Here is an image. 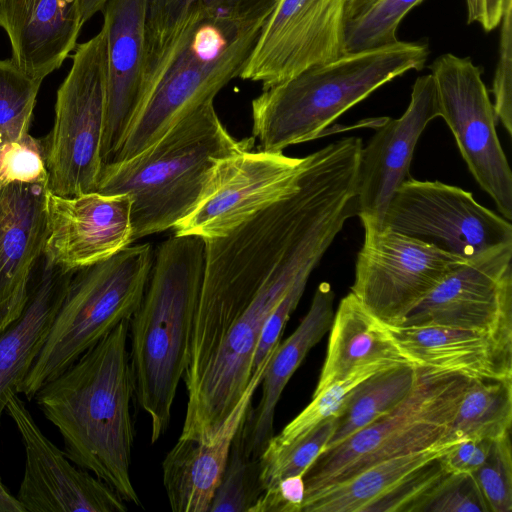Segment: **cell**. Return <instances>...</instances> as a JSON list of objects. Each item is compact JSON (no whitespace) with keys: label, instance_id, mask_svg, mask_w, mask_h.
<instances>
[{"label":"cell","instance_id":"5b68a950","mask_svg":"<svg viewBox=\"0 0 512 512\" xmlns=\"http://www.w3.org/2000/svg\"><path fill=\"white\" fill-rule=\"evenodd\" d=\"M254 144V137L234 138L208 102L138 154L103 165L95 192L131 197L134 243L173 229L199 201L217 161Z\"/></svg>","mask_w":512,"mask_h":512},{"label":"cell","instance_id":"277c9868","mask_svg":"<svg viewBox=\"0 0 512 512\" xmlns=\"http://www.w3.org/2000/svg\"><path fill=\"white\" fill-rule=\"evenodd\" d=\"M257 279L248 305L224 328L197 376L185 385L181 438L209 442L242 398L264 324L295 286L307 283L318 264L314 251L292 236L259 233L246 242Z\"/></svg>","mask_w":512,"mask_h":512},{"label":"cell","instance_id":"2e32d148","mask_svg":"<svg viewBox=\"0 0 512 512\" xmlns=\"http://www.w3.org/2000/svg\"><path fill=\"white\" fill-rule=\"evenodd\" d=\"M5 412L14 421L25 449L24 475L16 498L25 512H125V500L107 483L84 470L40 430L19 394Z\"/></svg>","mask_w":512,"mask_h":512},{"label":"cell","instance_id":"83f0119b","mask_svg":"<svg viewBox=\"0 0 512 512\" xmlns=\"http://www.w3.org/2000/svg\"><path fill=\"white\" fill-rule=\"evenodd\" d=\"M421 367L399 364L383 368L361 383L351 393L326 449L345 441L354 433L393 411L413 391Z\"/></svg>","mask_w":512,"mask_h":512},{"label":"cell","instance_id":"52a82bcc","mask_svg":"<svg viewBox=\"0 0 512 512\" xmlns=\"http://www.w3.org/2000/svg\"><path fill=\"white\" fill-rule=\"evenodd\" d=\"M154 261L151 244H130L113 256L74 270L50 331L17 393L32 400L86 350L138 308Z\"/></svg>","mask_w":512,"mask_h":512},{"label":"cell","instance_id":"ffe728a7","mask_svg":"<svg viewBox=\"0 0 512 512\" xmlns=\"http://www.w3.org/2000/svg\"><path fill=\"white\" fill-rule=\"evenodd\" d=\"M46 183H0V330L22 312L47 239Z\"/></svg>","mask_w":512,"mask_h":512},{"label":"cell","instance_id":"4fadbf2b","mask_svg":"<svg viewBox=\"0 0 512 512\" xmlns=\"http://www.w3.org/2000/svg\"><path fill=\"white\" fill-rule=\"evenodd\" d=\"M304 157L244 150L217 161L192 211L174 227L176 235L223 237L295 192Z\"/></svg>","mask_w":512,"mask_h":512},{"label":"cell","instance_id":"7bdbcfd3","mask_svg":"<svg viewBox=\"0 0 512 512\" xmlns=\"http://www.w3.org/2000/svg\"><path fill=\"white\" fill-rule=\"evenodd\" d=\"M509 0H466L468 23H478L491 31L500 25Z\"/></svg>","mask_w":512,"mask_h":512},{"label":"cell","instance_id":"44dd1931","mask_svg":"<svg viewBox=\"0 0 512 512\" xmlns=\"http://www.w3.org/2000/svg\"><path fill=\"white\" fill-rule=\"evenodd\" d=\"M102 11L107 40L106 108L101 143L105 165L114 157L140 98L148 0H108Z\"/></svg>","mask_w":512,"mask_h":512},{"label":"cell","instance_id":"f546056e","mask_svg":"<svg viewBox=\"0 0 512 512\" xmlns=\"http://www.w3.org/2000/svg\"><path fill=\"white\" fill-rule=\"evenodd\" d=\"M277 0H148L145 63L193 13L245 16L274 7Z\"/></svg>","mask_w":512,"mask_h":512},{"label":"cell","instance_id":"4dcf8cb0","mask_svg":"<svg viewBox=\"0 0 512 512\" xmlns=\"http://www.w3.org/2000/svg\"><path fill=\"white\" fill-rule=\"evenodd\" d=\"M390 366L394 365L375 363L361 367L325 390L313 394L311 402L279 434L271 438L264 452L271 453L287 448L301 440L325 420L337 417L359 383L375 372Z\"/></svg>","mask_w":512,"mask_h":512},{"label":"cell","instance_id":"8992f818","mask_svg":"<svg viewBox=\"0 0 512 512\" xmlns=\"http://www.w3.org/2000/svg\"><path fill=\"white\" fill-rule=\"evenodd\" d=\"M429 48L398 40L375 49L344 53L277 84L252 100L253 137L260 149L283 152L319 138L348 109L410 70H421Z\"/></svg>","mask_w":512,"mask_h":512},{"label":"cell","instance_id":"f6af8a7d","mask_svg":"<svg viewBox=\"0 0 512 512\" xmlns=\"http://www.w3.org/2000/svg\"><path fill=\"white\" fill-rule=\"evenodd\" d=\"M108 0H80L83 23L87 22L97 12L102 11Z\"/></svg>","mask_w":512,"mask_h":512},{"label":"cell","instance_id":"d6986e66","mask_svg":"<svg viewBox=\"0 0 512 512\" xmlns=\"http://www.w3.org/2000/svg\"><path fill=\"white\" fill-rule=\"evenodd\" d=\"M128 194L90 192L62 197L48 192L43 257L66 270L105 260L132 243Z\"/></svg>","mask_w":512,"mask_h":512},{"label":"cell","instance_id":"60d3db41","mask_svg":"<svg viewBox=\"0 0 512 512\" xmlns=\"http://www.w3.org/2000/svg\"><path fill=\"white\" fill-rule=\"evenodd\" d=\"M304 499L303 475L290 476L266 489L250 512H302Z\"/></svg>","mask_w":512,"mask_h":512},{"label":"cell","instance_id":"7a4b0ae2","mask_svg":"<svg viewBox=\"0 0 512 512\" xmlns=\"http://www.w3.org/2000/svg\"><path fill=\"white\" fill-rule=\"evenodd\" d=\"M271 10L189 15L146 62L136 111L109 163L133 157L187 114L214 101L239 77Z\"/></svg>","mask_w":512,"mask_h":512},{"label":"cell","instance_id":"ee69618b","mask_svg":"<svg viewBox=\"0 0 512 512\" xmlns=\"http://www.w3.org/2000/svg\"><path fill=\"white\" fill-rule=\"evenodd\" d=\"M0 512H25L16 496L6 488L0 478Z\"/></svg>","mask_w":512,"mask_h":512},{"label":"cell","instance_id":"b9f144b4","mask_svg":"<svg viewBox=\"0 0 512 512\" xmlns=\"http://www.w3.org/2000/svg\"><path fill=\"white\" fill-rule=\"evenodd\" d=\"M493 440L466 439L456 443L443 457L448 473L473 474L486 460Z\"/></svg>","mask_w":512,"mask_h":512},{"label":"cell","instance_id":"9a60e30c","mask_svg":"<svg viewBox=\"0 0 512 512\" xmlns=\"http://www.w3.org/2000/svg\"><path fill=\"white\" fill-rule=\"evenodd\" d=\"M437 325L512 346V243L459 264L401 326Z\"/></svg>","mask_w":512,"mask_h":512},{"label":"cell","instance_id":"4316f807","mask_svg":"<svg viewBox=\"0 0 512 512\" xmlns=\"http://www.w3.org/2000/svg\"><path fill=\"white\" fill-rule=\"evenodd\" d=\"M375 363L413 364L392 336L353 293L341 299L330 326L317 394L355 370ZM414 365V364H413Z\"/></svg>","mask_w":512,"mask_h":512},{"label":"cell","instance_id":"7c38bea8","mask_svg":"<svg viewBox=\"0 0 512 512\" xmlns=\"http://www.w3.org/2000/svg\"><path fill=\"white\" fill-rule=\"evenodd\" d=\"M439 113L450 128L469 171L512 219V172L496 131L497 119L482 72L471 58L445 53L429 67Z\"/></svg>","mask_w":512,"mask_h":512},{"label":"cell","instance_id":"f35d334b","mask_svg":"<svg viewBox=\"0 0 512 512\" xmlns=\"http://www.w3.org/2000/svg\"><path fill=\"white\" fill-rule=\"evenodd\" d=\"M498 61L492 84L493 109L506 132L512 133V0L506 4L501 22Z\"/></svg>","mask_w":512,"mask_h":512},{"label":"cell","instance_id":"6da1fadb","mask_svg":"<svg viewBox=\"0 0 512 512\" xmlns=\"http://www.w3.org/2000/svg\"><path fill=\"white\" fill-rule=\"evenodd\" d=\"M128 339L125 320L45 382L33 399L58 429L72 463L140 506L130 473L134 425Z\"/></svg>","mask_w":512,"mask_h":512},{"label":"cell","instance_id":"f1b7e54d","mask_svg":"<svg viewBox=\"0 0 512 512\" xmlns=\"http://www.w3.org/2000/svg\"><path fill=\"white\" fill-rule=\"evenodd\" d=\"M512 378L470 379L440 444L495 440L511 432Z\"/></svg>","mask_w":512,"mask_h":512},{"label":"cell","instance_id":"836d02e7","mask_svg":"<svg viewBox=\"0 0 512 512\" xmlns=\"http://www.w3.org/2000/svg\"><path fill=\"white\" fill-rule=\"evenodd\" d=\"M41 83L12 59L0 60V137L4 142H15L29 134Z\"/></svg>","mask_w":512,"mask_h":512},{"label":"cell","instance_id":"30bf717a","mask_svg":"<svg viewBox=\"0 0 512 512\" xmlns=\"http://www.w3.org/2000/svg\"><path fill=\"white\" fill-rule=\"evenodd\" d=\"M383 227L468 261L512 243V225L464 189L406 179L394 192Z\"/></svg>","mask_w":512,"mask_h":512},{"label":"cell","instance_id":"bcb514c9","mask_svg":"<svg viewBox=\"0 0 512 512\" xmlns=\"http://www.w3.org/2000/svg\"><path fill=\"white\" fill-rule=\"evenodd\" d=\"M373 1L374 0H346L345 19L355 16Z\"/></svg>","mask_w":512,"mask_h":512},{"label":"cell","instance_id":"e0dca14e","mask_svg":"<svg viewBox=\"0 0 512 512\" xmlns=\"http://www.w3.org/2000/svg\"><path fill=\"white\" fill-rule=\"evenodd\" d=\"M455 444H438L372 465L306 497L302 512H418L449 474L442 457Z\"/></svg>","mask_w":512,"mask_h":512},{"label":"cell","instance_id":"484cf974","mask_svg":"<svg viewBox=\"0 0 512 512\" xmlns=\"http://www.w3.org/2000/svg\"><path fill=\"white\" fill-rule=\"evenodd\" d=\"M333 303L331 286L321 283L295 331L276 346L260 383V401L256 407H249L242 422V440L247 456L260 458L274 436V416L280 396L308 352L330 329L334 316Z\"/></svg>","mask_w":512,"mask_h":512},{"label":"cell","instance_id":"9c48e42d","mask_svg":"<svg viewBox=\"0 0 512 512\" xmlns=\"http://www.w3.org/2000/svg\"><path fill=\"white\" fill-rule=\"evenodd\" d=\"M107 40L104 28L78 44L57 90L54 125L46 139L47 190L74 197L95 192L103 166Z\"/></svg>","mask_w":512,"mask_h":512},{"label":"cell","instance_id":"8d00e7d4","mask_svg":"<svg viewBox=\"0 0 512 512\" xmlns=\"http://www.w3.org/2000/svg\"><path fill=\"white\" fill-rule=\"evenodd\" d=\"M418 512H489L472 474H447Z\"/></svg>","mask_w":512,"mask_h":512},{"label":"cell","instance_id":"ba28073f","mask_svg":"<svg viewBox=\"0 0 512 512\" xmlns=\"http://www.w3.org/2000/svg\"><path fill=\"white\" fill-rule=\"evenodd\" d=\"M469 381L421 367L415 388L400 405L317 457L303 475L305 498L379 462L440 444Z\"/></svg>","mask_w":512,"mask_h":512},{"label":"cell","instance_id":"d4e9b609","mask_svg":"<svg viewBox=\"0 0 512 512\" xmlns=\"http://www.w3.org/2000/svg\"><path fill=\"white\" fill-rule=\"evenodd\" d=\"M73 272L42 256L21 314L0 330V423L9 396L17 393L46 341Z\"/></svg>","mask_w":512,"mask_h":512},{"label":"cell","instance_id":"1f68e13d","mask_svg":"<svg viewBox=\"0 0 512 512\" xmlns=\"http://www.w3.org/2000/svg\"><path fill=\"white\" fill-rule=\"evenodd\" d=\"M241 426L242 424L232 442L228 461L209 512H250L265 491L261 479L260 458L246 455Z\"/></svg>","mask_w":512,"mask_h":512},{"label":"cell","instance_id":"d590c367","mask_svg":"<svg viewBox=\"0 0 512 512\" xmlns=\"http://www.w3.org/2000/svg\"><path fill=\"white\" fill-rule=\"evenodd\" d=\"M489 512L512 511V446L510 433L492 441L484 463L472 474Z\"/></svg>","mask_w":512,"mask_h":512},{"label":"cell","instance_id":"7402d4cb","mask_svg":"<svg viewBox=\"0 0 512 512\" xmlns=\"http://www.w3.org/2000/svg\"><path fill=\"white\" fill-rule=\"evenodd\" d=\"M274 350L254 370L242 398L211 441L179 437L167 453L162 463L163 485L172 511L209 512L234 437Z\"/></svg>","mask_w":512,"mask_h":512},{"label":"cell","instance_id":"3957f363","mask_svg":"<svg viewBox=\"0 0 512 512\" xmlns=\"http://www.w3.org/2000/svg\"><path fill=\"white\" fill-rule=\"evenodd\" d=\"M205 263V240L176 235L154 250L142 300L129 319L133 395L150 420V439L166 432L183 378Z\"/></svg>","mask_w":512,"mask_h":512},{"label":"cell","instance_id":"603a6c76","mask_svg":"<svg viewBox=\"0 0 512 512\" xmlns=\"http://www.w3.org/2000/svg\"><path fill=\"white\" fill-rule=\"evenodd\" d=\"M83 24L80 0H0V27L10 40L11 59L36 80L62 65Z\"/></svg>","mask_w":512,"mask_h":512},{"label":"cell","instance_id":"ab89813d","mask_svg":"<svg viewBox=\"0 0 512 512\" xmlns=\"http://www.w3.org/2000/svg\"><path fill=\"white\" fill-rule=\"evenodd\" d=\"M306 284H298L290 290L266 320L256 347L253 372L280 342L283 329L296 309Z\"/></svg>","mask_w":512,"mask_h":512},{"label":"cell","instance_id":"74e56055","mask_svg":"<svg viewBox=\"0 0 512 512\" xmlns=\"http://www.w3.org/2000/svg\"><path fill=\"white\" fill-rule=\"evenodd\" d=\"M47 168L42 140L27 134L22 139L6 145L0 183H46Z\"/></svg>","mask_w":512,"mask_h":512},{"label":"cell","instance_id":"5bb4252c","mask_svg":"<svg viewBox=\"0 0 512 512\" xmlns=\"http://www.w3.org/2000/svg\"><path fill=\"white\" fill-rule=\"evenodd\" d=\"M346 0H277L239 75L263 88L343 54Z\"/></svg>","mask_w":512,"mask_h":512},{"label":"cell","instance_id":"ac0fdd59","mask_svg":"<svg viewBox=\"0 0 512 512\" xmlns=\"http://www.w3.org/2000/svg\"><path fill=\"white\" fill-rule=\"evenodd\" d=\"M440 116L431 74L414 82L409 105L397 119L386 118L359 155L357 216L363 227H382L388 203L409 177L416 144L430 121Z\"/></svg>","mask_w":512,"mask_h":512},{"label":"cell","instance_id":"cb8c5ba5","mask_svg":"<svg viewBox=\"0 0 512 512\" xmlns=\"http://www.w3.org/2000/svg\"><path fill=\"white\" fill-rule=\"evenodd\" d=\"M388 327L416 366L469 379L512 378V346L486 334L437 325Z\"/></svg>","mask_w":512,"mask_h":512},{"label":"cell","instance_id":"8fae6325","mask_svg":"<svg viewBox=\"0 0 512 512\" xmlns=\"http://www.w3.org/2000/svg\"><path fill=\"white\" fill-rule=\"evenodd\" d=\"M364 232L351 293L388 326H401L406 316L465 262L383 226H367Z\"/></svg>","mask_w":512,"mask_h":512},{"label":"cell","instance_id":"d6a6232c","mask_svg":"<svg viewBox=\"0 0 512 512\" xmlns=\"http://www.w3.org/2000/svg\"><path fill=\"white\" fill-rule=\"evenodd\" d=\"M422 0H374L355 16L345 19L343 54L386 46L398 41L397 28Z\"/></svg>","mask_w":512,"mask_h":512},{"label":"cell","instance_id":"e575fe53","mask_svg":"<svg viewBox=\"0 0 512 512\" xmlns=\"http://www.w3.org/2000/svg\"><path fill=\"white\" fill-rule=\"evenodd\" d=\"M336 423L337 417H331L291 446L271 453H262L260 462L264 489L273 487L284 478L304 475L326 449Z\"/></svg>","mask_w":512,"mask_h":512}]
</instances>
